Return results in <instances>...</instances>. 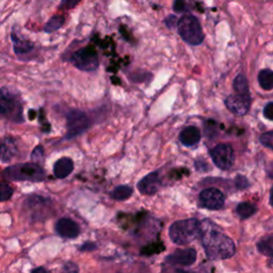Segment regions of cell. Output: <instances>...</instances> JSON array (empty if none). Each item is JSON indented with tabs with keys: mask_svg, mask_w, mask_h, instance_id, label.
<instances>
[{
	"mask_svg": "<svg viewBox=\"0 0 273 273\" xmlns=\"http://www.w3.org/2000/svg\"><path fill=\"white\" fill-rule=\"evenodd\" d=\"M201 238L204 250L210 259H227L235 254L236 249L233 240L209 220L202 222Z\"/></svg>",
	"mask_w": 273,
	"mask_h": 273,
	"instance_id": "1",
	"label": "cell"
},
{
	"mask_svg": "<svg viewBox=\"0 0 273 273\" xmlns=\"http://www.w3.org/2000/svg\"><path fill=\"white\" fill-rule=\"evenodd\" d=\"M169 235L174 243L185 245L200 238L202 235V223L196 219L176 221L170 227Z\"/></svg>",
	"mask_w": 273,
	"mask_h": 273,
	"instance_id": "2",
	"label": "cell"
},
{
	"mask_svg": "<svg viewBox=\"0 0 273 273\" xmlns=\"http://www.w3.org/2000/svg\"><path fill=\"white\" fill-rule=\"evenodd\" d=\"M22 112V103L18 94L7 88H3L0 92V113L8 121L21 124L25 122Z\"/></svg>",
	"mask_w": 273,
	"mask_h": 273,
	"instance_id": "3",
	"label": "cell"
},
{
	"mask_svg": "<svg viewBox=\"0 0 273 273\" xmlns=\"http://www.w3.org/2000/svg\"><path fill=\"white\" fill-rule=\"evenodd\" d=\"M4 177L9 181L23 182H42L45 180V171L38 163H17L8 167L4 171Z\"/></svg>",
	"mask_w": 273,
	"mask_h": 273,
	"instance_id": "4",
	"label": "cell"
},
{
	"mask_svg": "<svg viewBox=\"0 0 273 273\" xmlns=\"http://www.w3.org/2000/svg\"><path fill=\"white\" fill-rule=\"evenodd\" d=\"M177 31L188 45L197 46L204 42L205 34L198 19L192 14H184L177 23Z\"/></svg>",
	"mask_w": 273,
	"mask_h": 273,
	"instance_id": "5",
	"label": "cell"
},
{
	"mask_svg": "<svg viewBox=\"0 0 273 273\" xmlns=\"http://www.w3.org/2000/svg\"><path fill=\"white\" fill-rule=\"evenodd\" d=\"M73 65L82 72H95L100 66L98 55L93 46L76 51L69 58Z\"/></svg>",
	"mask_w": 273,
	"mask_h": 273,
	"instance_id": "6",
	"label": "cell"
},
{
	"mask_svg": "<svg viewBox=\"0 0 273 273\" xmlns=\"http://www.w3.org/2000/svg\"><path fill=\"white\" fill-rule=\"evenodd\" d=\"M67 134L66 139H74L84 133L92 126V121L89 115L78 109H70L66 114Z\"/></svg>",
	"mask_w": 273,
	"mask_h": 273,
	"instance_id": "7",
	"label": "cell"
},
{
	"mask_svg": "<svg viewBox=\"0 0 273 273\" xmlns=\"http://www.w3.org/2000/svg\"><path fill=\"white\" fill-rule=\"evenodd\" d=\"M210 157L217 167L221 170H229L235 161L234 150L230 144H218L210 151Z\"/></svg>",
	"mask_w": 273,
	"mask_h": 273,
	"instance_id": "8",
	"label": "cell"
},
{
	"mask_svg": "<svg viewBox=\"0 0 273 273\" xmlns=\"http://www.w3.org/2000/svg\"><path fill=\"white\" fill-rule=\"evenodd\" d=\"M227 108L235 115H245L250 109L251 96L250 94H233L225 100Z\"/></svg>",
	"mask_w": 273,
	"mask_h": 273,
	"instance_id": "9",
	"label": "cell"
},
{
	"mask_svg": "<svg viewBox=\"0 0 273 273\" xmlns=\"http://www.w3.org/2000/svg\"><path fill=\"white\" fill-rule=\"evenodd\" d=\"M225 196L217 188L204 189L200 194L201 205L211 210H218L223 207Z\"/></svg>",
	"mask_w": 273,
	"mask_h": 273,
	"instance_id": "10",
	"label": "cell"
},
{
	"mask_svg": "<svg viewBox=\"0 0 273 273\" xmlns=\"http://www.w3.org/2000/svg\"><path fill=\"white\" fill-rule=\"evenodd\" d=\"M12 44H13V51L15 55L22 59V60H28V56H31L34 53L35 46L32 42L27 40L26 38H22L21 35L13 29L11 32Z\"/></svg>",
	"mask_w": 273,
	"mask_h": 273,
	"instance_id": "11",
	"label": "cell"
},
{
	"mask_svg": "<svg viewBox=\"0 0 273 273\" xmlns=\"http://www.w3.org/2000/svg\"><path fill=\"white\" fill-rule=\"evenodd\" d=\"M196 260V251L194 249H184V250H176L170 254L165 262L170 265H182L190 266Z\"/></svg>",
	"mask_w": 273,
	"mask_h": 273,
	"instance_id": "12",
	"label": "cell"
},
{
	"mask_svg": "<svg viewBox=\"0 0 273 273\" xmlns=\"http://www.w3.org/2000/svg\"><path fill=\"white\" fill-rule=\"evenodd\" d=\"M161 177L159 172H152L142 179L138 184V189L141 193L146 195L155 194L161 187Z\"/></svg>",
	"mask_w": 273,
	"mask_h": 273,
	"instance_id": "13",
	"label": "cell"
},
{
	"mask_svg": "<svg viewBox=\"0 0 273 273\" xmlns=\"http://www.w3.org/2000/svg\"><path fill=\"white\" fill-rule=\"evenodd\" d=\"M56 231L63 238L73 239L79 235V227L72 219L62 218L56 224Z\"/></svg>",
	"mask_w": 273,
	"mask_h": 273,
	"instance_id": "14",
	"label": "cell"
},
{
	"mask_svg": "<svg viewBox=\"0 0 273 273\" xmlns=\"http://www.w3.org/2000/svg\"><path fill=\"white\" fill-rule=\"evenodd\" d=\"M201 137V132L197 127L188 126L180 134V141L185 146H193L198 143Z\"/></svg>",
	"mask_w": 273,
	"mask_h": 273,
	"instance_id": "15",
	"label": "cell"
},
{
	"mask_svg": "<svg viewBox=\"0 0 273 273\" xmlns=\"http://www.w3.org/2000/svg\"><path fill=\"white\" fill-rule=\"evenodd\" d=\"M74 170V162L68 157H62L54 165V174L57 179H65Z\"/></svg>",
	"mask_w": 273,
	"mask_h": 273,
	"instance_id": "16",
	"label": "cell"
},
{
	"mask_svg": "<svg viewBox=\"0 0 273 273\" xmlns=\"http://www.w3.org/2000/svg\"><path fill=\"white\" fill-rule=\"evenodd\" d=\"M16 145L14 140L11 138H7L4 140L2 145V160L3 162H7L12 159L16 153Z\"/></svg>",
	"mask_w": 273,
	"mask_h": 273,
	"instance_id": "17",
	"label": "cell"
},
{
	"mask_svg": "<svg viewBox=\"0 0 273 273\" xmlns=\"http://www.w3.org/2000/svg\"><path fill=\"white\" fill-rule=\"evenodd\" d=\"M258 82L262 89L266 91L273 90V70L263 69L258 74Z\"/></svg>",
	"mask_w": 273,
	"mask_h": 273,
	"instance_id": "18",
	"label": "cell"
},
{
	"mask_svg": "<svg viewBox=\"0 0 273 273\" xmlns=\"http://www.w3.org/2000/svg\"><path fill=\"white\" fill-rule=\"evenodd\" d=\"M133 192H134V190L132 187L123 185V186L116 187L112 191L111 196L116 201H125L128 197L132 196Z\"/></svg>",
	"mask_w": 273,
	"mask_h": 273,
	"instance_id": "19",
	"label": "cell"
},
{
	"mask_svg": "<svg viewBox=\"0 0 273 273\" xmlns=\"http://www.w3.org/2000/svg\"><path fill=\"white\" fill-rule=\"evenodd\" d=\"M63 25H64V17L60 15H56L45 23L43 30L46 33H51L59 30Z\"/></svg>",
	"mask_w": 273,
	"mask_h": 273,
	"instance_id": "20",
	"label": "cell"
},
{
	"mask_svg": "<svg viewBox=\"0 0 273 273\" xmlns=\"http://www.w3.org/2000/svg\"><path fill=\"white\" fill-rule=\"evenodd\" d=\"M257 208L251 204V203H247V202H243V203H240L238 206H237V213H238V216L241 219H247L250 218L251 216H253L254 213L256 212Z\"/></svg>",
	"mask_w": 273,
	"mask_h": 273,
	"instance_id": "21",
	"label": "cell"
},
{
	"mask_svg": "<svg viewBox=\"0 0 273 273\" xmlns=\"http://www.w3.org/2000/svg\"><path fill=\"white\" fill-rule=\"evenodd\" d=\"M233 87L237 94H250V91H249L247 80L245 76L242 74H239L235 78Z\"/></svg>",
	"mask_w": 273,
	"mask_h": 273,
	"instance_id": "22",
	"label": "cell"
},
{
	"mask_svg": "<svg viewBox=\"0 0 273 273\" xmlns=\"http://www.w3.org/2000/svg\"><path fill=\"white\" fill-rule=\"evenodd\" d=\"M12 194H13V189L11 188V186L6 183H2V186H0V196H2L0 200H2V202L9 200Z\"/></svg>",
	"mask_w": 273,
	"mask_h": 273,
	"instance_id": "23",
	"label": "cell"
},
{
	"mask_svg": "<svg viewBox=\"0 0 273 273\" xmlns=\"http://www.w3.org/2000/svg\"><path fill=\"white\" fill-rule=\"evenodd\" d=\"M258 250L259 252H262L263 254H266L268 256L273 257V245L271 241L268 240H263L262 242L258 243Z\"/></svg>",
	"mask_w": 273,
	"mask_h": 273,
	"instance_id": "24",
	"label": "cell"
},
{
	"mask_svg": "<svg viewBox=\"0 0 273 273\" xmlns=\"http://www.w3.org/2000/svg\"><path fill=\"white\" fill-rule=\"evenodd\" d=\"M260 143L273 151V132L265 133L260 136Z\"/></svg>",
	"mask_w": 273,
	"mask_h": 273,
	"instance_id": "25",
	"label": "cell"
},
{
	"mask_svg": "<svg viewBox=\"0 0 273 273\" xmlns=\"http://www.w3.org/2000/svg\"><path fill=\"white\" fill-rule=\"evenodd\" d=\"M81 0H62L60 4V8L63 10H70L75 8L77 5L80 4Z\"/></svg>",
	"mask_w": 273,
	"mask_h": 273,
	"instance_id": "26",
	"label": "cell"
},
{
	"mask_svg": "<svg viewBox=\"0 0 273 273\" xmlns=\"http://www.w3.org/2000/svg\"><path fill=\"white\" fill-rule=\"evenodd\" d=\"M186 0H174L173 10L176 13H182V12L186 11Z\"/></svg>",
	"mask_w": 273,
	"mask_h": 273,
	"instance_id": "27",
	"label": "cell"
},
{
	"mask_svg": "<svg viewBox=\"0 0 273 273\" xmlns=\"http://www.w3.org/2000/svg\"><path fill=\"white\" fill-rule=\"evenodd\" d=\"M43 154H44V148L42 146H37L33 150V152L31 154V158L34 161L41 160L43 158Z\"/></svg>",
	"mask_w": 273,
	"mask_h": 273,
	"instance_id": "28",
	"label": "cell"
},
{
	"mask_svg": "<svg viewBox=\"0 0 273 273\" xmlns=\"http://www.w3.org/2000/svg\"><path fill=\"white\" fill-rule=\"evenodd\" d=\"M179 18H177L175 15H169L167 18L164 19V23L167 25V27L169 29L174 28L175 26H177V23H179Z\"/></svg>",
	"mask_w": 273,
	"mask_h": 273,
	"instance_id": "29",
	"label": "cell"
},
{
	"mask_svg": "<svg viewBox=\"0 0 273 273\" xmlns=\"http://www.w3.org/2000/svg\"><path fill=\"white\" fill-rule=\"evenodd\" d=\"M264 115L270 121H273V102L266 105L264 109Z\"/></svg>",
	"mask_w": 273,
	"mask_h": 273,
	"instance_id": "30",
	"label": "cell"
},
{
	"mask_svg": "<svg viewBox=\"0 0 273 273\" xmlns=\"http://www.w3.org/2000/svg\"><path fill=\"white\" fill-rule=\"evenodd\" d=\"M236 185H237V187H238L239 189H244V188H246L249 186V183H247L245 177H243V176H237Z\"/></svg>",
	"mask_w": 273,
	"mask_h": 273,
	"instance_id": "31",
	"label": "cell"
},
{
	"mask_svg": "<svg viewBox=\"0 0 273 273\" xmlns=\"http://www.w3.org/2000/svg\"><path fill=\"white\" fill-rule=\"evenodd\" d=\"M64 270L66 273H78V267L73 263H67L64 266Z\"/></svg>",
	"mask_w": 273,
	"mask_h": 273,
	"instance_id": "32",
	"label": "cell"
},
{
	"mask_svg": "<svg viewBox=\"0 0 273 273\" xmlns=\"http://www.w3.org/2000/svg\"><path fill=\"white\" fill-rule=\"evenodd\" d=\"M95 247H96V245H95L94 243H86V244H84V245H82L81 247H80V250L81 251H90V250H94V249Z\"/></svg>",
	"mask_w": 273,
	"mask_h": 273,
	"instance_id": "33",
	"label": "cell"
},
{
	"mask_svg": "<svg viewBox=\"0 0 273 273\" xmlns=\"http://www.w3.org/2000/svg\"><path fill=\"white\" fill-rule=\"evenodd\" d=\"M31 273H47L46 269L43 267H39V268H35L31 271Z\"/></svg>",
	"mask_w": 273,
	"mask_h": 273,
	"instance_id": "34",
	"label": "cell"
},
{
	"mask_svg": "<svg viewBox=\"0 0 273 273\" xmlns=\"http://www.w3.org/2000/svg\"><path fill=\"white\" fill-rule=\"evenodd\" d=\"M270 203H271V205L273 207V187H272L271 192H270Z\"/></svg>",
	"mask_w": 273,
	"mask_h": 273,
	"instance_id": "35",
	"label": "cell"
}]
</instances>
